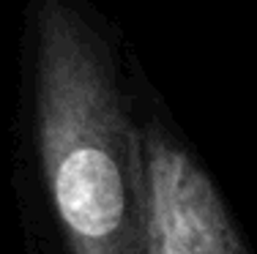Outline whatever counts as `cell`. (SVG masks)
<instances>
[{"label":"cell","mask_w":257,"mask_h":254,"mask_svg":"<svg viewBox=\"0 0 257 254\" xmlns=\"http://www.w3.org/2000/svg\"><path fill=\"white\" fill-rule=\"evenodd\" d=\"M36 22V142L52 213L71 254H140L143 169L118 74L71 0H41Z\"/></svg>","instance_id":"1"},{"label":"cell","mask_w":257,"mask_h":254,"mask_svg":"<svg viewBox=\"0 0 257 254\" xmlns=\"http://www.w3.org/2000/svg\"><path fill=\"white\" fill-rule=\"evenodd\" d=\"M140 254H246L213 180L156 120L140 126Z\"/></svg>","instance_id":"2"}]
</instances>
